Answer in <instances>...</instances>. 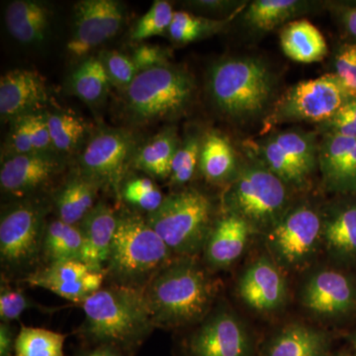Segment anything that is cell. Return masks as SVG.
I'll use <instances>...</instances> for the list:
<instances>
[{
    "label": "cell",
    "instance_id": "obj_8",
    "mask_svg": "<svg viewBox=\"0 0 356 356\" xmlns=\"http://www.w3.org/2000/svg\"><path fill=\"white\" fill-rule=\"evenodd\" d=\"M193 91V81L186 72L165 65L139 72L126 90V102L137 120H161L182 113Z\"/></svg>",
    "mask_w": 356,
    "mask_h": 356
},
{
    "label": "cell",
    "instance_id": "obj_44",
    "mask_svg": "<svg viewBox=\"0 0 356 356\" xmlns=\"http://www.w3.org/2000/svg\"><path fill=\"white\" fill-rule=\"evenodd\" d=\"M16 337L8 323L0 324V356L15 355Z\"/></svg>",
    "mask_w": 356,
    "mask_h": 356
},
{
    "label": "cell",
    "instance_id": "obj_17",
    "mask_svg": "<svg viewBox=\"0 0 356 356\" xmlns=\"http://www.w3.org/2000/svg\"><path fill=\"white\" fill-rule=\"evenodd\" d=\"M48 102L43 77L35 70H14L0 81V114L2 120H15L34 113Z\"/></svg>",
    "mask_w": 356,
    "mask_h": 356
},
{
    "label": "cell",
    "instance_id": "obj_5",
    "mask_svg": "<svg viewBox=\"0 0 356 356\" xmlns=\"http://www.w3.org/2000/svg\"><path fill=\"white\" fill-rule=\"evenodd\" d=\"M146 218L175 257H195L214 225L212 202L195 188L165 196L161 207Z\"/></svg>",
    "mask_w": 356,
    "mask_h": 356
},
{
    "label": "cell",
    "instance_id": "obj_23",
    "mask_svg": "<svg viewBox=\"0 0 356 356\" xmlns=\"http://www.w3.org/2000/svg\"><path fill=\"white\" fill-rule=\"evenodd\" d=\"M323 241L337 261L356 259V203L339 206L323 221Z\"/></svg>",
    "mask_w": 356,
    "mask_h": 356
},
{
    "label": "cell",
    "instance_id": "obj_47",
    "mask_svg": "<svg viewBox=\"0 0 356 356\" xmlns=\"http://www.w3.org/2000/svg\"><path fill=\"white\" fill-rule=\"evenodd\" d=\"M84 356H120L114 348H108V346H102V348H97V350L90 351L88 355Z\"/></svg>",
    "mask_w": 356,
    "mask_h": 356
},
{
    "label": "cell",
    "instance_id": "obj_9",
    "mask_svg": "<svg viewBox=\"0 0 356 356\" xmlns=\"http://www.w3.org/2000/svg\"><path fill=\"white\" fill-rule=\"evenodd\" d=\"M350 98L334 74L300 81L281 96L267 124L299 121L324 124Z\"/></svg>",
    "mask_w": 356,
    "mask_h": 356
},
{
    "label": "cell",
    "instance_id": "obj_45",
    "mask_svg": "<svg viewBox=\"0 0 356 356\" xmlns=\"http://www.w3.org/2000/svg\"><path fill=\"white\" fill-rule=\"evenodd\" d=\"M343 23L348 32L356 40V6L344 11Z\"/></svg>",
    "mask_w": 356,
    "mask_h": 356
},
{
    "label": "cell",
    "instance_id": "obj_48",
    "mask_svg": "<svg viewBox=\"0 0 356 356\" xmlns=\"http://www.w3.org/2000/svg\"><path fill=\"white\" fill-rule=\"evenodd\" d=\"M355 348H356V337L355 339Z\"/></svg>",
    "mask_w": 356,
    "mask_h": 356
},
{
    "label": "cell",
    "instance_id": "obj_12",
    "mask_svg": "<svg viewBox=\"0 0 356 356\" xmlns=\"http://www.w3.org/2000/svg\"><path fill=\"white\" fill-rule=\"evenodd\" d=\"M125 20V9L115 0H83L74 7V29L67 42L72 57H84L113 38Z\"/></svg>",
    "mask_w": 356,
    "mask_h": 356
},
{
    "label": "cell",
    "instance_id": "obj_15",
    "mask_svg": "<svg viewBox=\"0 0 356 356\" xmlns=\"http://www.w3.org/2000/svg\"><path fill=\"white\" fill-rule=\"evenodd\" d=\"M62 170V161L48 153L14 154L2 163L0 186L13 197L27 198L49 186Z\"/></svg>",
    "mask_w": 356,
    "mask_h": 356
},
{
    "label": "cell",
    "instance_id": "obj_37",
    "mask_svg": "<svg viewBox=\"0 0 356 356\" xmlns=\"http://www.w3.org/2000/svg\"><path fill=\"white\" fill-rule=\"evenodd\" d=\"M173 15L175 11L170 2L156 0L151 9L137 23L131 38L134 41L140 42L163 34L170 29Z\"/></svg>",
    "mask_w": 356,
    "mask_h": 356
},
{
    "label": "cell",
    "instance_id": "obj_24",
    "mask_svg": "<svg viewBox=\"0 0 356 356\" xmlns=\"http://www.w3.org/2000/svg\"><path fill=\"white\" fill-rule=\"evenodd\" d=\"M280 44L288 58L303 64L320 62L327 55L325 37L306 19L288 22L280 33Z\"/></svg>",
    "mask_w": 356,
    "mask_h": 356
},
{
    "label": "cell",
    "instance_id": "obj_33",
    "mask_svg": "<svg viewBox=\"0 0 356 356\" xmlns=\"http://www.w3.org/2000/svg\"><path fill=\"white\" fill-rule=\"evenodd\" d=\"M47 115L53 149L70 154L79 147L86 133V124L79 117L67 113Z\"/></svg>",
    "mask_w": 356,
    "mask_h": 356
},
{
    "label": "cell",
    "instance_id": "obj_22",
    "mask_svg": "<svg viewBox=\"0 0 356 356\" xmlns=\"http://www.w3.org/2000/svg\"><path fill=\"white\" fill-rule=\"evenodd\" d=\"M100 187L102 185L81 172L70 177L54 197L58 219L77 226L97 204L95 200Z\"/></svg>",
    "mask_w": 356,
    "mask_h": 356
},
{
    "label": "cell",
    "instance_id": "obj_2",
    "mask_svg": "<svg viewBox=\"0 0 356 356\" xmlns=\"http://www.w3.org/2000/svg\"><path fill=\"white\" fill-rule=\"evenodd\" d=\"M81 307L84 321L79 332L102 346L131 350L156 329L143 290L109 284Z\"/></svg>",
    "mask_w": 356,
    "mask_h": 356
},
{
    "label": "cell",
    "instance_id": "obj_25",
    "mask_svg": "<svg viewBox=\"0 0 356 356\" xmlns=\"http://www.w3.org/2000/svg\"><path fill=\"white\" fill-rule=\"evenodd\" d=\"M50 11L43 3L16 0L7 6L6 24L9 34L20 43H40L46 37Z\"/></svg>",
    "mask_w": 356,
    "mask_h": 356
},
{
    "label": "cell",
    "instance_id": "obj_42",
    "mask_svg": "<svg viewBox=\"0 0 356 356\" xmlns=\"http://www.w3.org/2000/svg\"><path fill=\"white\" fill-rule=\"evenodd\" d=\"M13 122V127L11 129L8 140L9 149L13 153L11 156L36 153L33 144L29 114L19 117Z\"/></svg>",
    "mask_w": 356,
    "mask_h": 356
},
{
    "label": "cell",
    "instance_id": "obj_18",
    "mask_svg": "<svg viewBox=\"0 0 356 356\" xmlns=\"http://www.w3.org/2000/svg\"><path fill=\"white\" fill-rule=\"evenodd\" d=\"M325 186L341 194L356 193V140L325 135L318 151Z\"/></svg>",
    "mask_w": 356,
    "mask_h": 356
},
{
    "label": "cell",
    "instance_id": "obj_14",
    "mask_svg": "<svg viewBox=\"0 0 356 356\" xmlns=\"http://www.w3.org/2000/svg\"><path fill=\"white\" fill-rule=\"evenodd\" d=\"M301 302L317 317H344L355 310L356 287L346 274L332 269L320 270L307 280L302 289Z\"/></svg>",
    "mask_w": 356,
    "mask_h": 356
},
{
    "label": "cell",
    "instance_id": "obj_26",
    "mask_svg": "<svg viewBox=\"0 0 356 356\" xmlns=\"http://www.w3.org/2000/svg\"><path fill=\"white\" fill-rule=\"evenodd\" d=\"M83 240L81 229L62 220L47 222L42 247V266L54 262L81 261Z\"/></svg>",
    "mask_w": 356,
    "mask_h": 356
},
{
    "label": "cell",
    "instance_id": "obj_19",
    "mask_svg": "<svg viewBox=\"0 0 356 356\" xmlns=\"http://www.w3.org/2000/svg\"><path fill=\"white\" fill-rule=\"evenodd\" d=\"M117 225L118 215L103 202L96 204L77 225L83 240L81 261L89 270L104 273Z\"/></svg>",
    "mask_w": 356,
    "mask_h": 356
},
{
    "label": "cell",
    "instance_id": "obj_34",
    "mask_svg": "<svg viewBox=\"0 0 356 356\" xmlns=\"http://www.w3.org/2000/svg\"><path fill=\"white\" fill-rule=\"evenodd\" d=\"M226 24V21L207 19L185 11H175L168 33L173 41L188 44L210 36Z\"/></svg>",
    "mask_w": 356,
    "mask_h": 356
},
{
    "label": "cell",
    "instance_id": "obj_16",
    "mask_svg": "<svg viewBox=\"0 0 356 356\" xmlns=\"http://www.w3.org/2000/svg\"><path fill=\"white\" fill-rule=\"evenodd\" d=\"M238 293L255 311H276L286 300V278L273 259L261 257L243 273L238 280Z\"/></svg>",
    "mask_w": 356,
    "mask_h": 356
},
{
    "label": "cell",
    "instance_id": "obj_10",
    "mask_svg": "<svg viewBox=\"0 0 356 356\" xmlns=\"http://www.w3.org/2000/svg\"><path fill=\"white\" fill-rule=\"evenodd\" d=\"M323 240V220L308 206L288 211L270 231L266 247L274 262L288 270L305 268Z\"/></svg>",
    "mask_w": 356,
    "mask_h": 356
},
{
    "label": "cell",
    "instance_id": "obj_31",
    "mask_svg": "<svg viewBox=\"0 0 356 356\" xmlns=\"http://www.w3.org/2000/svg\"><path fill=\"white\" fill-rule=\"evenodd\" d=\"M110 79L100 58L91 57L81 63L72 74V91L88 104L102 102L108 92Z\"/></svg>",
    "mask_w": 356,
    "mask_h": 356
},
{
    "label": "cell",
    "instance_id": "obj_38",
    "mask_svg": "<svg viewBox=\"0 0 356 356\" xmlns=\"http://www.w3.org/2000/svg\"><path fill=\"white\" fill-rule=\"evenodd\" d=\"M11 280L1 276L0 286V318L1 322L11 324L19 320L25 311L35 308V304L26 296L22 289L13 287Z\"/></svg>",
    "mask_w": 356,
    "mask_h": 356
},
{
    "label": "cell",
    "instance_id": "obj_46",
    "mask_svg": "<svg viewBox=\"0 0 356 356\" xmlns=\"http://www.w3.org/2000/svg\"><path fill=\"white\" fill-rule=\"evenodd\" d=\"M196 6L201 7V8L208 9H217L227 8L228 6H231L233 2L226 1H196L194 2Z\"/></svg>",
    "mask_w": 356,
    "mask_h": 356
},
{
    "label": "cell",
    "instance_id": "obj_39",
    "mask_svg": "<svg viewBox=\"0 0 356 356\" xmlns=\"http://www.w3.org/2000/svg\"><path fill=\"white\" fill-rule=\"evenodd\" d=\"M100 60L108 74L110 83L123 90H127L139 74L132 58L119 51H106Z\"/></svg>",
    "mask_w": 356,
    "mask_h": 356
},
{
    "label": "cell",
    "instance_id": "obj_43",
    "mask_svg": "<svg viewBox=\"0 0 356 356\" xmlns=\"http://www.w3.org/2000/svg\"><path fill=\"white\" fill-rule=\"evenodd\" d=\"M168 53L165 49L152 44H140L131 57L139 72L168 65Z\"/></svg>",
    "mask_w": 356,
    "mask_h": 356
},
{
    "label": "cell",
    "instance_id": "obj_4",
    "mask_svg": "<svg viewBox=\"0 0 356 356\" xmlns=\"http://www.w3.org/2000/svg\"><path fill=\"white\" fill-rule=\"evenodd\" d=\"M209 88L213 102L222 113L248 119L266 109L274 81L270 70L257 58H228L213 67Z\"/></svg>",
    "mask_w": 356,
    "mask_h": 356
},
{
    "label": "cell",
    "instance_id": "obj_3",
    "mask_svg": "<svg viewBox=\"0 0 356 356\" xmlns=\"http://www.w3.org/2000/svg\"><path fill=\"white\" fill-rule=\"evenodd\" d=\"M175 259L146 217L136 212L120 213L105 277L110 284L144 291L154 276Z\"/></svg>",
    "mask_w": 356,
    "mask_h": 356
},
{
    "label": "cell",
    "instance_id": "obj_35",
    "mask_svg": "<svg viewBox=\"0 0 356 356\" xmlns=\"http://www.w3.org/2000/svg\"><path fill=\"white\" fill-rule=\"evenodd\" d=\"M120 197L136 209L149 215L161 207L165 196H163L153 179L137 177L124 181Z\"/></svg>",
    "mask_w": 356,
    "mask_h": 356
},
{
    "label": "cell",
    "instance_id": "obj_6",
    "mask_svg": "<svg viewBox=\"0 0 356 356\" xmlns=\"http://www.w3.org/2000/svg\"><path fill=\"white\" fill-rule=\"evenodd\" d=\"M48 208L25 200L2 212L0 220L1 276L22 281L42 266V247Z\"/></svg>",
    "mask_w": 356,
    "mask_h": 356
},
{
    "label": "cell",
    "instance_id": "obj_7",
    "mask_svg": "<svg viewBox=\"0 0 356 356\" xmlns=\"http://www.w3.org/2000/svg\"><path fill=\"white\" fill-rule=\"evenodd\" d=\"M287 185L264 165L243 168L225 192L226 212L254 231H270L288 212Z\"/></svg>",
    "mask_w": 356,
    "mask_h": 356
},
{
    "label": "cell",
    "instance_id": "obj_20",
    "mask_svg": "<svg viewBox=\"0 0 356 356\" xmlns=\"http://www.w3.org/2000/svg\"><path fill=\"white\" fill-rule=\"evenodd\" d=\"M252 227L242 218L226 213L213 225L204 247L205 259L213 268H226L242 255Z\"/></svg>",
    "mask_w": 356,
    "mask_h": 356
},
{
    "label": "cell",
    "instance_id": "obj_13",
    "mask_svg": "<svg viewBox=\"0 0 356 356\" xmlns=\"http://www.w3.org/2000/svg\"><path fill=\"white\" fill-rule=\"evenodd\" d=\"M186 348L189 356H248L250 341L235 315L217 311L204 318Z\"/></svg>",
    "mask_w": 356,
    "mask_h": 356
},
{
    "label": "cell",
    "instance_id": "obj_41",
    "mask_svg": "<svg viewBox=\"0 0 356 356\" xmlns=\"http://www.w3.org/2000/svg\"><path fill=\"white\" fill-rule=\"evenodd\" d=\"M327 134L356 140V97H350L329 121L324 123Z\"/></svg>",
    "mask_w": 356,
    "mask_h": 356
},
{
    "label": "cell",
    "instance_id": "obj_27",
    "mask_svg": "<svg viewBox=\"0 0 356 356\" xmlns=\"http://www.w3.org/2000/svg\"><path fill=\"white\" fill-rule=\"evenodd\" d=\"M236 156L231 143L224 136L209 133L201 145L199 168L204 177L212 184H222L233 177Z\"/></svg>",
    "mask_w": 356,
    "mask_h": 356
},
{
    "label": "cell",
    "instance_id": "obj_11",
    "mask_svg": "<svg viewBox=\"0 0 356 356\" xmlns=\"http://www.w3.org/2000/svg\"><path fill=\"white\" fill-rule=\"evenodd\" d=\"M135 154V145L129 134L119 130L102 131L90 140L81 156V173L102 186L113 189L117 197H120Z\"/></svg>",
    "mask_w": 356,
    "mask_h": 356
},
{
    "label": "cell",
    "instance_id": "obj_29",
    "mask_svg": "<svg viewBox=\"0 0 356 356\" xmlns=\"http://www.w3.org/2000/svg\"><path fill=\"white\" fill-rule=\"evenodd\" d=\"M327 339L324 332L303 325H291L276 337L267 356H325Z\"/></svg>",
    "mask_w": 356,
    "mask_h": 356
},
{
    "label": "cell",
    "instance_id": "obj_40",
    "mask_svg": "<svg viewBox=\"0 0 356 356\" xmlns=\"http://www.w3.org/2000/svg\"><path fill=\"white\" fill-rule=\"evenodd\" d=\"M339 81L350 97H356V42L341 47L334 58Z\"/></svg>",
    "mask_w": 356,
    "mask_h": 356
},
{
    "label": "cell",
    "instance_id": "obj_1",
    "mask_svg": "<svg viewBox=\"0 0 356 356\" xmlns=\"http://www.w3.org/2000/svg\"><path fill=\"white\" fill-rule=\"evenodd\" d=\"M218 289L194 257H175L147 285L144 296L156 329L172 330L202 322Z\"/></svg>",
    "mask_w": 356,
    "mask_h": 356
},
{
    "label": "cell",
    "instance_id": "obj_36",
    "mask_svg": "<svg viewBox=\"0 0 356 356\" xmlns=\"http://www.w3.org/2000/svg\"><path fill=\"white\" fill-rule=\"evenodd\" d=\"M202 140L198 136H191L178 147L170 172V182L177 186L188 184L195 173L200 159Z\"/></svg>",
    "mask_w": 356,
    "mask_h": 356
},
{
    "label": "cell",
    "instance_id": "obj_32",
    "mask_svg": "<svg viewBox=\"0 0 356 356\" xmlns=\"http://www.w3.org/2000/svg\"><path fill=\"white\" fill-rule=\"evenodd\" d=\"M65 337L60 332L23 325L16 337L14 356H64Z\"/></svg>",
    "mask_w": 356,
    "mask_h": 356
},
{
    "label": "cell",
    "instance_id": "obj_21",
    "mask_svg": "<svg viewBox=\"0 0 356 356\" xmlns=\"http://www.w3.org/2000/svg\"><path fill=\"white\" fill-rule=\"evenodd\" d=\"M89 271L81 261L54 262L40 267L22 282L30 286L44 288L67 301L83 304L89 296L83 282Z\"/></svg>",
    "mask_w": 356,
    "mask_h": 356
},
{
    "label": "cell",
    "instance_id": "obj_28",
    "mask_svg": "<svg viewBox=\"0 0 356 356\" xmlns=\"http://www.w3.org/2000/svg\"><path fill=\"white\" fill-rule=\"evenodd\" d=\"M177 149L175 131L166 129L136 152L134 165L149 177L166 179L170 177L172 161Z\"/></svg>",
    "mask_w": 356,
    "mask_h": 356
},
{
    "label": "cell",
    "instance_id": "obj_30",
    "mask_svg": "<svg viewBox=\"0 0 356 356\" xmlns=\"http://www.w3.org/2000/svg\"><path fill=\"white\" fill-rule=\"evenodd\" d=\"M307 6L297 0H257L248 6L245 19L257 31L268 32L296 17Z\"/></svg>",
    "mask_w": 356,
    "mask_h": 356
}]
</instances>
